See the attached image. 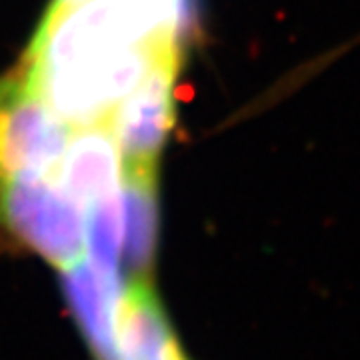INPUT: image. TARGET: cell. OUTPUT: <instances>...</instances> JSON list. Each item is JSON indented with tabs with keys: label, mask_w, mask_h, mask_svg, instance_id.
<instances>
[{
	"label": "cell",
	"mask_w": 360,
	"mask_h": 360,
	"mask_svg": "<svg viewBox=\"0 0 360 360\" xmlns=\"http://www.w3.org/2000/svg\"><path fill=\"white\" fill-rule=\"evenodd\" d=\"M179 0H84L44 14L22 78L70 129L110 120L156 58L176 46Z\"/></svg>",
	"instance_id": "1"
},
{
	"label": "cell",
	"mask_w": 360,
	"mask_h": 360,
	"mask_svg": "<svg viewBox=\"0 0 360 360\" xmlns=\"http://www.w3.org/2000/svg\"><path fill=\"white\" fill-rule=\"evenodd\" d=\"M0 229L58 270L86 257L84 212L52 176L14 180L2 202Z\"/></svg>",
	"instance_id": "2"
},
{
	"label": "cell",
	"mask_w": 360,
	"mask_h": 360,
	"mask_svg": "<svg viewBox=\"0 0 360 360\" xmlns=\"http://www.w3.org/2000/svg\"><path fill=\"white\" fill-rule=\"evenodd\" d=\"M70 132L22 75L0 78V210L14 180L52 176Z\"/></svg>",
	"instance_id": "3"
},
{
	"label": "cell",
	"mask_w": 360,
	"mask_h": 360,
	"mask_svg": "<svg viewBox=\"0 0 360 360\" xmlns=\"http://www.w3.org/2000/svg\"><path fill=\"white\" fill-rule=\"evenodd\" d=\"M179 44L156 58L148 72L110 118L120 165L158 167V156L174 124V82L179 77Z\"/></svg>",
	"instance_id": "4"
},
{
	"label": "cell",
	"mask_w": 360,
	"mask_h": 360,
	"mask_svg": "<svg viewBox=\"0 0 360 360\" xmlns=\"http://www.w3.org/2000/svg\"><path fill=\"white\" fill-rule=\"evenodd\" d=\"M66 309L92 360H116V336L129 278L80 258L60 270Z\"/></svg>",
	"instance_id": "5"
},
{
	"label": "cell",
	"mask_w": 360,
	"mask_h": 360,
	"mask_svg": "<svg viewBox=\"0 0 360 360\" xmlns=\"http://www.w3.org/2000/svg\"><path fill=\"white\" fill-rule=\"evenodd\" d=\"M72 130L52 179L84 210L116 194L120 150L110 120Z\"/></svg>",
	"instance_id": "6"
},
{
	"label": "cell",
	"mask_w": 360,
	"mask_h": 360,
	"mask_svg": "<svg viewBox=\"0 0 360 360\" xmlns=\"http://www.w3.org/2000/svg\"><path fill=\"white\" fill-rule=\"evenodd\" d=\"M116 360H191L153 281H129L122 300Z\"/></svg>",
	"instance_id": "7"
},
{
	"label": "cell",
	"mask_w": 360,
	"mask_h": 360,
	"mask_svg": "<svg viewBox=\"0 0 360 360\" xmlns=\"http://www.w3.org/2000/svg\"><path fill=\"white\" fill-rule=\"evenodd\" d=\"M122 269L129 281H153L158 243V167L120 165Z\"/></svg>",
	"instance_id": "8"
}]
</instances>
